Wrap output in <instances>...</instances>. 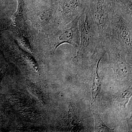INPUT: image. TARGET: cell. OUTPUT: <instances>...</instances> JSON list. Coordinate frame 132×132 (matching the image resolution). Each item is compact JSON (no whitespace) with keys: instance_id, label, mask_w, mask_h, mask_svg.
Returning a JSON list of instances; mask_svg holds the SVG:
<instances>
[{"instance_id":"6da1fadb","label":"cell","mask_w":132,"mask_h":132,"mask_svg":"<svg viewBox=\"0 0 132 132\" xmlns=\"http://www.w3.org/2000/svg\"><path fill=\"white\" fill-rule=\"evenodd\" d=\"M78 27L80 43L75 60L80 64H87L94 62L97 57H103L106 51L103 41L87 6L79 19Z\"/></svg>"},{"instance_id":"7a4b0ae2","label":"cell","mask_w":132,"mask_h":132,"mask_svg":"<svg viewBox=\"0 0 132 132\" xmlns=\"http://www.w3.org/2000/svg\"><path fill=\"white\" fill-rule=\"evenodd\" d=\"M111 35L119 42L131 61L132 16L123 12L112 0L110 10Z\"/></svg>"},{"instance_id":"3957f363","label":"cell","mask_w":132,"mask_h":132,"mask_svg":"<svg viewBox=\"0 0 132 132\" xmlns=\"http://www.w3.org/2000/svg\"><path fill=\"white\" fill-rule=\"evenodd\" d=\"M105 50L109 55V63L116 74L120 78L126 77L131 71V65L127 61L126 52L120 43L112 36L103 41Z\"/></svg>"},{"instance_id":"277c9868","label":"cell","mask_w":132,"mask_h":132,"mask_svg":"<svg viewBox=\"0 0 132 132\" xmlns=\"http://www.w3.org/2000/svg\"><path fill=\"white\" fill-rule=\"evenodd\" d=\"M112 0H88L90 15L97 25L102 40L111 36L110 10Z\"/></svg>"},{"instance_id":"5b68a950","label":"cell","mask_w":132,"mask_h":132,"mask_svg":"<svg viewBox=\"0 0 132 132\" xmlns=\"http://www.w3.org/2000/svg\"><path fill=\"white\" fill-rule=\"evenodd\" d=\"M80 16L65 26H60L52 32L50 43L53 53L60 45L64 43L70 44L78 49L80 43L78 21Z\"/></svg>"},{"instance_id":"8992f818","label":"cell","mask_w":132,"mask_h":132,"mask_svg":"<svg viewBox=\"0 0 132 132\" xmlns=\"http://www.w3.org/2000/svg\"><path fill=\"white\" fill-rule=\"evenodd\" d=\"M56 19L59 27L64 26L80 16L87 6L88 0H55Z\"/></svg>"},{"instance_id":"52a82bcc","label":"cell","mask_w":132,"mask_h":132,"mask_svg":"<svg viewBox=\"0 0 132 132\" xmlns=\"http://www.w3.org/2000/svg\"><path fill=\"white\" fill-rule=\"evenodd\" d=\"M18 7L16 12L12 16V22L10 26L9 30L10 31L22 29L25 27V5L24 0H17Z\"/></svg>"},{"instance_id":"ba28073f","label":"cell","mask_w":132,"mask_h":132,"mask_svg":"<svg viewBox=\"0 0 132 132\" xmlns=\"http://www.w3.org/2000/svg\"><path fill=\"white\" fill-rule=\"evenodd\" d=\"M102 58L99 59L96 65V69L94 74L93 79L92 87V98L94 101H95L98 98L101 93V79L99 75V64Z\"/></svg>"},{"instance_id":"9c48e42d","label":"cell","mask_w":132,"mask_h":132,"mask_svg":"<svg viewBox=\"0 0 132 132\" xmlns=\"http://www.w3.org/2000/svg\"><path fill=\"white\" fill-rule=\"evenodd\" d=\"M131 95L132 88L130 87L124 92L120 93L116 97L115 102L118 105L126 109L127 104Z\"/></svg>"},{"instance_id":"30bf717a","label":"cell","mask_w":132,"mask_h":132,"mask_svg":"<svg viewBox=\"0 0 132 132\" xmlns=\"http://www.w3.org/2000/svg\"><path fill=\"white\" fill-rule=\"evenodd\" d=\"M95 130L96 132H113L115 128L111 129L108 127L102 120L99 114L94 113Z\"/></svg>"}]
</instances>
